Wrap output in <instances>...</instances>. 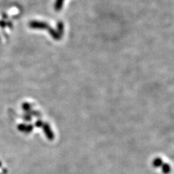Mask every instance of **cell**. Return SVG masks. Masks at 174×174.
<instances>
[{
	"label": "cell",
	"instance_id": "6da1fadb",
	"mask_svg": "<svg viewBox=\"0 0 174 174\" xmlns=\"http://www.w3.org/2000/svg\"><path fill=\"white\" fill-rule=\"evenodd\" d=\"M64 1L65 0H56L55 4H54V9L56 11H60L62 9Z\"/></svg>",
	"mask_w": 174,
	"mask_h": 174
}]
</instances>
